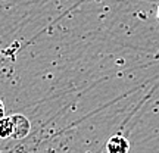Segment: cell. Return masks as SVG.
<instances>
[{"label":"cell","instance_id":"obj_1","mask_svg":"<svg viewBox=\"0 0 159 153\" xmlns=\"http://www.w3.org/2000/svg\"><path fill=\"white\" fill-rule=\"evenodd\" d=\"M11 122H12V138L15 140H21L30 134L31 131V124L27 116H24L21 114L12 115L11 116Z\"/></svg>","mask_w":159,"mask_h":153},{"label":"cell","instance_id":"obj_2","mask_svg":"<svg viewBox=\"0 0 159 153\" xmlns=\"http://www.w3.org/2000/svg\"><path fill=\"white\" fill-rule=\"evenodd\" d=\"M108 153H128L130 150V142L121 134L112 136L106 143Z\"/></svg>","mask_w":159,"mask_h":153},{"label":"cell","instance_id":"obj_3","mask_svg":"<svg viewBox=\"0 0 159 153\" xmlns=\"http://www.w3.org/2000/svg\"><path fill=\"white\" fill-rule=\"evenodd\" d=\"M12 136V122L11 116L0 118V138H7Z\"/></svg>","mask_w":159,"mask_h":153},{"label":"cell","instance_id":"obj_4","mask_svg":"<svg viewBox=\"0 0 159 153\" xmlns=\"http://www.w3.org/2000/svg\"><path fill=\"white\" fill-rule=\"evenodd\" d=\"M3 116H5V105L0 100V118H3Z\"/></svg>","mask_w":159,"mask_h":153},{"label":"cell","instance_id":"obj_5","mask_svg":"<svg viewBox=\"0 0 159 153\" xmlns=\"http://www.w3.org/2000/svg\"><path fill=\"white\" fill-rule=\"evenodd\" d=\"M158 18H159V7H158Z\"/></svg>","mask_w":159,"mask_h":153}]
</instances>
